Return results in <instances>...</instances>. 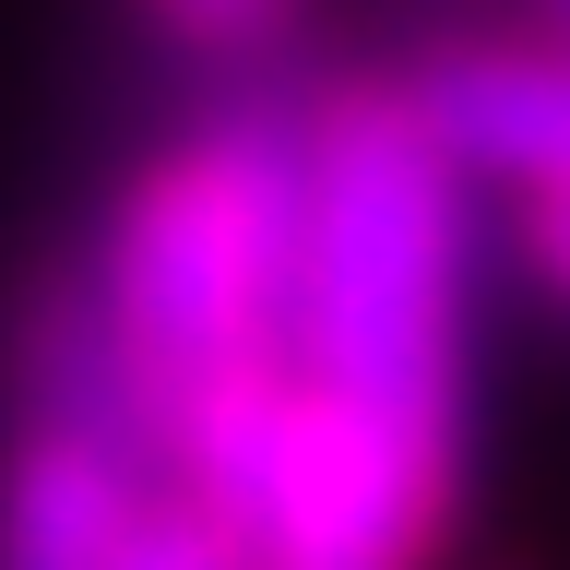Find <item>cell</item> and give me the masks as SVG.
Segmentation results:
<instances>
[{"label":"cell","mask_w":570,"mask_h":570,"mask_svg":"<svg viewBox=\"0 0 570 570\" xmlns=\"http://www.w3.org/2000/svg\"><path fill=\"white\" fill-rule=\"evenodd\" d=\"M475 249H463V155L416 119L404 83L309 107V249L285 368L404 452L463 475L475 404Z\"/></svg>","instance_id":"obj_1"},{"label":"cell","mask_w":570,"mask_h":570,"mask_svg":"<svg viewBox=\"0 0 570 570\" xmlns=\"http://www.w3.org/2000/svg\"><path fill=\"white\" fill-rule=\"evenodd\" d=\"M297 249H309V119H274V107L203 119L107 214L83 309L107 345V404L131 416L155 475L214 392L285 368Z\"/></svg>","instance_id":"obj_2"},{"label":"cell","mask_w":570,"mask_h":570,"mask_svg":"<svg viewBox=\"0 0 570 570\" xmlns=\"http://www.w3.org/2000/svg\"><path fill=\"white\" fill-rule=\"evenodd\" d=\"M155 488L167 475L119 416L24 404V440L0 463V570H119Z\"/></svg>","instance_id":"obj_3"},{"label":"cell","mask_w":570,"mask_h":570,"mask_svg":"<svg viewBox=\"0 0 570 570\" xmlns=\"http://www.w3.org/2000/svg\"><path fill=\"white\" fill-rule=\"evenodd\" d=\"M119 570H249V559H238V534L214 523L203 499L155 488V511H142V534H131V559H119Z\"/></svg>","instance_id":"obj_4"},{"label":"cell","mask_w":570,"mask_h":570,"mask_svg":"<svg viewBox=\"0 0 570 570\" xmlns=\"http://www.w3.org/2000/svg\"><path fill=\"white\" fill-rule=\"evenodd\" d=\"M285 12H297V0H155V24H167L178 48H214V60H238V48L285 36Z\"/></svg>","instance_id":"obj_5"},{"label":"cell","mask_w":570,"mask_h":570,"mask_svg":"<svg viewBox=\"0 0 570 570\" xmlns=\"http://www.w3.org/2000/svg\"><path fill=\"white\" fill-rule=\"evenodd\" d=\"M523 274L570 309V190H523Z\"/></svg>","instance_id":"obj_6"},{"label":"cell","mask_w":570,"mask_h":570,"mask_svg":"<svg viewBox=\"0 0 570 570\" xmlns=\"http://www.w3.org/2000/svg\"><path fill=\"white\" fill-rule=\"evenodd\" d=\"M534 12H547V36H559V48H570V0H534Z\"/></svg>","instance_id":"obj_7"}]
</instances>
